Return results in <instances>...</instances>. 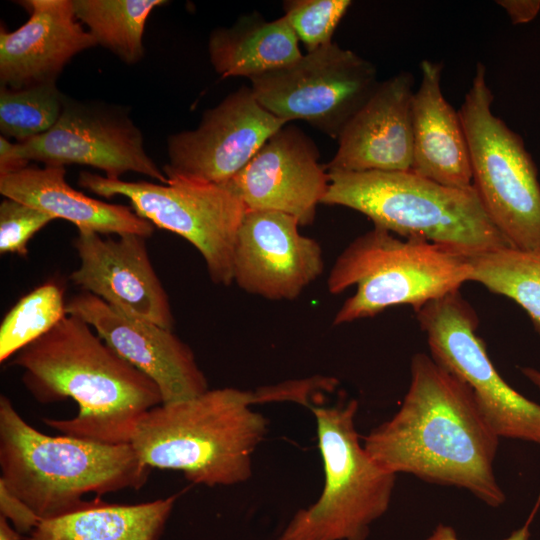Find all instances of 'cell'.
<instances>
[{"mask_svg": "<svg viewBox=\"0 0 540 540\" xmlns=\"http://www.w3.org/2000/svg\"><path fill=\"white\" fill-rule=\"evenodd\" d=\"M208 52L222 78L248 79L286 66L303 54L284 16L268 21L256 12L242 16L230 27L214 29Z\"/></svg>", "mask_w": 540, "mask_h": 540, "instance_id": "7402d4cb", "label": "cell"}, {"mask_svg": "<svg viewBox=\"0 0 540 540\" xmlns=\"http://www.w3.org/2000/svg\"><path fill=\"white\" fill-rule=\"evenodd\" d=\"M286 124L260 105L250 86H242L206 110L197 128L168 137L162 170L168 180L223 184Z\"/></svg>", "mask_w": 540, "mask_h": 540, "instance_id": "4fadbf2b", "label": "cell"}, {"mask_svg": "<svg viewBox=\"0 0 540 540\" xmlns=\"http://www.w3.org/2000/svg\"><path fill=\"white\" fill-rule=\"evenodd\" d=\"M0 540H22V535L18 533L11 524L0 515Z\"/></svg>", "mask_w": 540, "mask_h": 540, "instance_id": "836d02e7", "label": "cell"}, {"mask_svg": "<svg viewBox=\"0 0 540 540\" xmlns=\"http://www.w3.org/2000/svg\"><path fill=\"white\" fill-rule=\"evenodd\" d=\"M254 404L255 391L231 387L162 403L138 422L130 444L151 469L207 487L240 484L252 476V455L267 433Z\"/></svg>", "mask_w": 540, "mask_h": 540, "instance_id": "277c9868", "label": "cell"}, {"mask_svg": "<svg viewBox=\"0 0 540 540\" xmlns=\"http://www.w3.org/2000/svg\"><path fill=\"white\" fill-rule=\"evenodd\" d=\"M521 371L540 390V371L531 367H523Z\"/></svg>", "mask_w": 540, "mask_h": 540, "instance_id": "e575fe53", "label": "cell"}, {"mask_svg": "<svg viewBox=\"0 0 540 540\" xmlns=\"http://www.w3.org/2000/svg\"><path fill=\"white\" fill-rule=\"evenodd\" d=\"M529 523H530V520L521 529L512 533V535L507 540H528L530 536L529 528H528ZM425 540H460V539L458 538L455 530L451 526L439 524L435 528L433 533Z\"/></svg>", "mask_w": 540, "mask_h": 540, "instance_id": "d6a6232c", "label": "cell"}, {"mask_svg": "<svg viewBox=\"0 0 540 540\" xmlns=\"http://www.w3.org/2000/svg\"><path fill=\"white\" fill-rule=\"evenodd\" d=\"M496 3L515 25L533 21L540 12V0H498Z\"/></svg>", "mask_w": 540, "mask_h": 540, "instance_id": "1f68e13d", "label": "cell"}, {"mask_svg": "<svg viewBox=\"0 0 540 540\" xmlns=\"http://www.w3.org/2000/svg\"><path fill=\"white\" fill-rule=\"evenodd\" d=\"M470 276L468 256L373 227L340 253L329 272L331 294L356 286L335 314L333 325L370 318L395 305H411L415 310L459 290Z\"/></svg>", "mask_w": 540, "mask_h": 540, "instance_id": "8992f818", "label": "cell"}, {"mask_svg": "<svg viewBox=\"0 0 540 540\" xmlns=\"http://www.w3.org/2000/svg\"><path fill=\"white\" fill-rule=\"evenodd\" d=\"M0 515L21 535L30 534L42 519L0 481Z\"/></svg>", "mask_w": 540, "mask_h": 540, "instance_id": "4dcf8cb0", "label": "cell"}, {"mask_svg": "<svg viewBox=\"0 0 540 540\" xmlns=\"http://www.w3.org/2000/svg\"><path fill=\"white\" fill-rule=\"evenodd\" d=\"M165 0H73L77 19L101 45L126 64L143 58V34L151 12Z\"/></svg>", "mask_w": 540, "mask_h": 540, "instance_id": "cb8c5ba5", "label": "cell"}, {"mask_svg": "<svg viewBox=\"0 0 540 540\" xmlns=\"http://www.w3.org/2000/svg\"><path fill=\"white\" fill-rule=\"evenodd\" d=\"M413 77L400 72L380 82L347 123L328 173L411 171Z\"/></svg>", "mask_w": 540, "mask_h": 540, "instance_id": "ac0fdd59", "label": "cell"}, {"mask_svg": "<svg viewBox=\"0 0 540 540\" xmlns=\"http://www.w3.org/2000/svg\"><path fill=\"white\" fill-rule=\"evenodd\" d=\"M499 439L471 388L432 356L417 353L399 410L371 430L363 446L387 472L465 489L499 507L505 502L494 471Z\"/></svg>", "mask_w": 540, "mask_h": 540, "instance_id": "6da1fadb", "label": "cell"}, {"mask_svg": "<svg viewBox=\"0 0 540 540\" xmlns=\"http://www.w3.org/2000/svg\"><path fill=\"white\" fill-rule=\"evenodd\" d=\"M178 498L126 505L97 497L77 511L42 520L26 540H159Z\"/></svg>", "mask_w": 540, "mask_h": 540, "instance_id": "603a6c76", "label": "cell"}, {"mask_svg": "<svg viewBox=\"0 0 540 540\" xmlns=\"http://www.w3.org/2000/svg\"><path fill=\"white\" fill-rule=\"evenodd\" d=\"M249 80L268 112L287 123L306 121L334 139L380 83L371 62L335 42Z\"/></svg>", "mask_w": 540, "mask_h": 540, "instance_id": "8fae6325", "label": "cell"}, {"mask_svg": "<svg viewBox=\"0 0 540 540\" xmlns=\"http://www.w3.org/2000/svg\"><path fill=\"white\" fill-rule=\"evenodd\" d=\"M335 384L336 381L334 379L319 377L302 381L280 383L278 385L263 387L255 391L256 401L257 403L293 401L301 403L309 408L310 403L308 402V398L313 390L321 388L322 386L334 387Z\"/></svg>", "mask_w": 540, "mask_h": 540, "instance_id": "f546056e", "label": "cell"}, {"mask_svg": "<svg viewBox=\"0 0 540 540\" xmlns=\"http://www.w3.org/2000/svg\"><path fill=\"white\" fill-rule=\"evenodd\" d=\"M73 246L80 259L69 277L75 286L124 314L173 330L169 298L152 266L145 237L104 238L78 230Z\"/></svg>", "mask_w": 540, "mask_h": 540, "instance_id": "e0dca14e", "label": "cell"}, {"mask_svg": "<svg viewBox=\"0 0 540 540\" xmlns=\"http://www.w3.org/2000/svg\"><path fill=\"white\" fill-rule=\"evenodd\" d=\"M30 161L90 166L111 180L135 172L168 183L163 170L145 151L142 132L123 107L67 96L59 120L46 133L21 143L0 137V175Z\"/></svg>", "mask_w": 540, "mask_h": 540, "instance_id": "30bf717a", "label": "cell"}, {"mask_svg": "<svg viewBox=\"0 0 540 540\" xmlns=\"http://www.w3.org/2000/svg\"><path fill=\"white\" fill-rule=\"evenodd\" d=\"M66 96L56 83L0 88V131L21 143L49 131L59 120Z\"/></svg>", "mask_w": 540, "mask_h": 540, "instance_id": "484cf974", "label": "cell"}, {"mask_svg": "<svg viewBox=\"0 0 540 540\" xmlns=\"http://www.w3.org/2000/svg\"><path fill=\"white\" fill-rule=\"evenodd\" d=\"M286 213L246 211L234 247L233 282L269 300H293L323 271L322 249Z\"/></svg>", "mask_w": 540, "mask_h": 540, "instance_id": "9a60e30c", "label": "cell"}, {"mask_svg": "<svg viewBox=\"0 0 540 540\" xmlns=\"http://www.w3.org/2000/svg\"><path fill=\"white\" fill-rule=\"evenodd\" d=\"M322 204L353 209L374 227L466 256L510 246L473 186L449 187L412 171L329 173Z\"/></svg>", "mask_w": 540, "mask_h": 540, "instance_id": "5b68a950", "label": "cell"}, {"mask_svg": "<svg viewBox=\"0 0 540 540\" xmlns=\"http://www.w3.org/2000/svg\"><path fill=\"white\" fill-rule=\"evenodd\" d=\"M78 184L98 196L128 198L137 215L190 242L215 284L233 283L234 247L247 209L222 184L182 179L167 184L129 182L90 172H81Z\"/></svg>", "mask_w": 540, "mask_h": 540, "instance_id": "9c48e42d", "label": "cell"}, {"mask_svg": "<svg viewBox=\"0 0 540 540\" xmlns=\"http://www.w3.org/2000/svg\"><path fill=\"white\" fill-rule=\"evenodd\" d=\"M22 382L43 404L72 399L78 413L43 419L62 435L104 444L130 443L142 417L162 404L156 384L83 319L66 314L51 330L14 355Z\"/></svg>", "mask_w": 540, "mask_h": 540, "instance_id": "7a4b0ae2", "label": "cell"}, {"mask_svg": "<svg viewBox=\"0 0 540 540\" xmlns=\"http://www.w3.org/2000/svg\"><path fill=\"white\" fill-rule=\"evenodd\" d=\"M29 13L14 31L0 29L1 86L21 89L56 83L68 62L97 45L77 19L73 0H24Z\"/></svg>", "mask_w": 540, "mask_h": 540, "instance_id": "d6986e66", "label": "cell"}, {"mask_svg": "<svg viewBox=\"0 0 540 540\" xmlns=\"http://www.w3.org/2000/svg\"><path fill=\"white\" fill-rule=\"evenodd\" d=\"M66 313L86 321L119 356L151 379L163 404L209 389L193 351L172 330L124 314L84 291L69 299Z\"/></svg>", "mask_w": 540, "mask_h": 540, "instance_id": "5bb4252c", "label": "cell"}, {"mask_svg": "<svg viewBox=\"0 0 540 540\" xmlns=\"http://www.w3.org/2000/svg\"><path fill=\"white\" fill-rule=\"evenodd\" d=\"M324 469L323 490L300 509L276 540H366L371 524L389 508L396 475L366 452L355 427V399L331 407L311 405Z\"/></svg>", "mask_w": 540, "mask_h": 540, "instance_id": "52a82bcc", "label": "cell"}, {"mask_svg": "<svg viewBox=\"0 0 540 540\" xmlns=\"http://www.w3.org/2000/svg\"><path fill=\"white\" fill-rule=\"evenodd\" d=\"M65 167L27 165L0 175V193L34 207L55 220L73 223L78 230L99 234H137L150 237L155 226L130 207L110 204L71 187L65 180Z\"/></svg>", "mask_w": 540, "mask_h": 540, "instance_id": "44dd1931", "label": "cell"}, {"mask_svg": "<svg viewBox=\"0 0 540 540\" xmlns=\"http://www.w3.org/2000/svg\"><path fill=\"white\" fill-rule=\"evenodd\" d=\"M53 220L34 207L5 198L0 204V253L26 256L30 239Z\"/></svg>", "mask_w": 540, "mask_h": 540, "instance_id": "f1b7e54d", "label": "cell"}, {"mask_svg": "<svg viewBox=\"0 0 540 540\" xmlns=\"http://www.w3.org/2000/svg\"><path fill=\"white\" fill-rule=\"evenodd\" d=\"M319 158L313 141L296 126L286 124L222 185L247 211H278L295 217L301 226L309 225L329 185V173Z\"/></svg>", "mask_w": 540, "mask_h": 540, "instance_id": "2e32d148", "label": "cell"}, {"mask_svg": "<svg viewBox=\"0 0 540 540\" xmlns=\"http://www.w3.org/2000/svg\"><path fill=\"white\" fill-rule=\"evenodd\" d=\"M0 481L42 520L77 511L89 494L142 488L151 468L130 443L49 436L0 397Z\"/></svg>", "mask_w": 540, "mask_h": 540, "instance_id": "3957f363", "label": "cell"}, {"mask_svg": "<svg viewBox=\"0 0 540 540\" xmlns=\"http://www.w3.org/2000/svg\"><path fill=\"white\" fill-rule=\"evenodd\" d=\"M351 5L350 0H289L283 4V16L307 51H312L333 42Z\"/></svg>", "mask_w": 540, "mask_h": 540, "instance_id": "83f0119b", "label": "cell"}, {"mask_svg": "<svg viewBox=\"0 0 540 540\" xmlns=\"http://www.w3.org/2000/svg\"><path fill=\"white\" fill-rule=\"evenodd\" d=\"M421 81L412 98L411 171L454 188L472 187L468 144L459 111L441 88L442 65L423 60Z\"/></svg>", "mask_w": 540, "mask_h": 540, "instance_id": "ffe728a7", "label": "cell"}, {"mask_svg": "<svg viewBox=\"0 0 540 540\" xmlns=\"http://www.w3.org/2000/svg\"><path fill=\"white\" fill-rule=\"evenodd\" d=\"M414 311L432 358L471 388L496 435L540 445V404L513 389L497 372L476 334V315L459 290Z\"/></svg>", "mask_w": 540, "mask_h": 540, "instance_id": "7c38bea8", "label": "cell"}, {"mask_svg": "<svg viewBox=\"0 0 540 540\" xmlns=\"http://www.w3.org/2000/svg\"><path fill=\"white\" fill-rule=\"evenodd\" d=\"M63 291L44 283L23 296L5 315L0 326V362L51 330L65 315Z\"/></svg>", "mask_w": 540, "mask_h": 540, "instance_id": "4316f807", "label": "cell"}, {"mask_svg": "<svg viewBox=\"0 0 540 540\" xmlns=\"http://www.w3.org/2000/svg\"><path fill=\"white\" fill-rule=\"evenodd\" d=\"M470 281L522 307L540 333V250L511 246L468 256Z\"/></svg>", "mask_w": 540, "mask_h": 540, "instance_id": "d4e9b609", "label": "cell"}, {"mask_svg": "<svg viewBox=\"0 0 540 540\" xmlns=\"http://www.w3.org/2000/svg\"><path fill=\"white\" fill-rule=\"evenodd\" d=\"M486 67L478 62L459 115L472 170V186L488 217L511 247L540 250V183L520 135L492 112Z\"/></svg>", "mask_w": 540, "mask_h": 540, "instance_id": "ba28073f", "label": "cell"}]
</instances>
